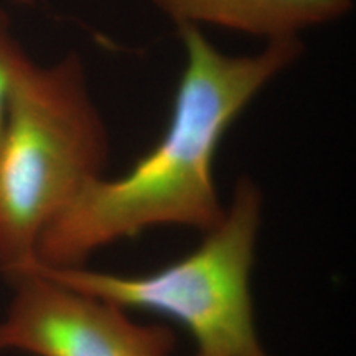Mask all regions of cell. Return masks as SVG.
<instances>
[{"label":"cell","instance_id":"cell-2","mask_svg":"<svg viewBox=\"0 0 356 356\" xmlns=\"http://www.w3.org/2000/svg\"><path fill=\"white\" fill-rule=\"evenodd\" d=\"M109 132L76 53L32 60L13 88L0 139V273L35 262L48 225L88 184L106 175Z\"/></svg>","mask_w":356,"mask_h":356},{"label":"cell","instance_id":"cell-5","mask_svg":"<svg viewBox=\"0 0 356 356\" xmlns=\"http://www.w3.org/2000/svg\"><path fill=\"white\" fill-rule=\"evenodd\" d=\"M177 29H222L266 42L343 19L355 0H147Z\"/></svg>","mask_w":356,"mask_h":356},{"label":"cell","instance_id":"cell-3","mask_svg":"<svg viewBox=\"0 0 356 356\" xmlns=\"http://www.w3.org/2000/svg\"><path fill=\"white\" fill-rule=\"evenodd\" d=\"M264 215L261 186L236 180L225 215L190 254L149 274H114L86 266L43 267L44 275L124 310H142L180 323L210 356H270L254 323L251 270Z\"/></svg>","mask_w":356,"mask_h":356},{"label":"cell","instance_id":"cell-6","mask_svg":"<svg viewBox=\"0 0 356 356\" xmlns=\"http://www.w3.org/2000/svg\"><path fill=\"white\" fill-rule=\"evenodd\" d=\"M30 58L13 37L6 12L0 10V139L6 129L12 92Z\"/></svg>","mask_w":356,"mask_h":356},{"label":"cell","instance_id":"cell-1","mask_svg":"<svg viewBox=\"0 0 356 356\" xmlns=\"http://www.w3.org/2000/svg\"><path fill=\"white\" fill-rule=\"evenodd\" d=\"M184 44V70L168 126L152 149L122 175H102L40 236L33 264L86 266L102 248L162 228L200 233L225 215L215 181L220 144L236 119L304 53L300 38L266 42L249 55H229L202 29H177Z\"/></svg>","mask_w":356,"mask_h":356},{"label":"cell","instance_id":"cell-7","mask_svg":"<svg viewBox=\"0 0 356 356\" xmlns=\"http://www.w3.org/2000/svg\"><path fill=\"white\" fill-rule=\"evenodd\" d=\"M195 356H210V355H204V353H200V351H197V355Z\"/></svg>","mask_w":356,"mask_h":356},{"label":"cell","instance_id":"cell-4","mask_svg":"<svg viewBox=\"0 0 356 356\" xmlns=\"http://www.w3.org/2000/svg\"><path fill=\"white\" fill-rule=\"evenodd\" d=\"M12 302L0 322V351L35 356H173L177 337L127 310L66 287L30 266L7 277Z\"/></svg>","mask_w":356,"mask_h":356}]
</instances>
